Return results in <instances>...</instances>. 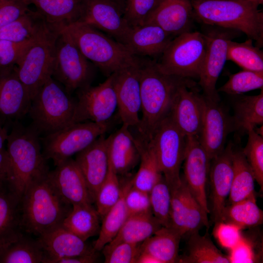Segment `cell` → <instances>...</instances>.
Returning a JSON list of instances; mask_svg holds the SVG:
<instances>
[{
	"instance_id": "1",
	"label": "cell",
	"mask_w": 263,
	"mask_h": 263,
	"mask_svg": "<svg viewBox=\"0 0 263 263\" xmlns=\"http://www.w3.org/2000/svg\"><path fill=\"white\" fill-rule=\"evenodd\" d=\"M188 79L162 73L155 61H141L142 116L137 127L141 137L150 140L157 127L169 115L179 87Z\"/></svg>"
},
{
	"instance_id": "2",
	"label": "cell",
	"mask_w": 263,
	"mask_h": 263,
	"mask_svg": "<svg viewBox=\"0 0 263 263\" xmlns=\"http://www.w3.org/2000/svg\"><path fill=\"white\" fill-rule=\"evenodd\" d=\"M194 19L212 26L238 31L263 46V13L247 0H192Z\"/></svg>"
},
{
	"instance_id": "3",
	"label": "cell",
	"mask_w": 263,
	"mask_h": 263,
	"mask_svg": "<svg viewBox=\"0 0 263 263\" xmlns=\"http://www.w3.org/2000/svg\"><path fill=\"white\" fill-rule=\"evenodd\" d=\"M10 127L6 142L11 167L10 184L21 199L28 187L49 170L41 151L38 132L19 121Z\"/></svg>"
},
{
	"instance_id": "4",
	"label": "cell",
	"mask_w": 263,
	"mask_h": 263,
	"mask_svg": "<svg viewBox=\"0 0 263 263\" xmlns=\"http://www.w3.org/2000/svg\"><path fill=\"white\" fill-rule=\"evenodd\" d=\"M48 174L34 181L20 199L22 229L38 236L61 225L72 207L55 190Z\"/></svg>"
},
{
	"instance_id": "5",
	"label": "cell",
	"mask_w": 263,
	"mask_h": 263,
	"mask_svg": "<svg viewBox=\"0 0 263 263\" xmlns=\"http://www.w3.org/2000/svg\"><path fill=\"white\" fill-rule=\"evenodd\" d=\"M63 30L85 57L108 76L139 59L122 44L85 23L76 22Z\"/></svg>"
},
{
	"instance_id": "6",
	"label": "cell",
	"mask_w": 263,
	"mask_h": 263,
	"mask_svg": "<svg viewBox=\"0 0 263 263\" xmlns=\"http://www.w3.org/2000/svg\"><path fill=\"white\" fill-rule=\"evenodd\" d=\"M52 77L38 91L28 113L31 127L39 134L46 135L74 123L76 101Z\"/></svg>"
},
{
	"instance_id": "7",
	"label": "cell",
	"mask_w": 263,
	"mask_h": 263,
	"mask_svg": "<svg viewBox=\"0 0 263 263\" xmlns=\"http://www.w3.org/2000/svg\"><path fill=\"white\" fill-rule=\"evenodd\" d=\"M203 33L191 31L175 37L155 61L162 73L174 76L198 78L206 52Z\"/></svg>"
},
{
	"instance_id": "8",
	"label": "cell",
	"mask_w": 263,
	"mask_h": 263,
	"mask_svg": "<svg viewBox=\"0 0 263 263\" xmlns=\"http://www.w3.org/2000/svg\"><path fill=\"white\" fill-rule=\"evenodd\" d=\"M59 33L47 24L16 66L18 75L32 99L52 77L56 41Z\"/></svg>"
},
{
	"instance_id": "9",
	"label": "cell",
	"mask_w": 263,
	"mask_h": 263,
	"mask_svg": "<svg viewBox=\"0 0 263 263\" xmlns=\"http://www.w3.org/2000/svg\"><path fill=\"white\" fill-rule=\"evenodd\" d=\"M92 63L82 54L70 36L61 31L56 41L52 77L71 93L91 85Z\"/></svg>"
},
{
	"instance_id": "10",
	"label": "cell",
	"mask_w": 263,
	"mask_h": 263,
	"mask_svg": "<svg viewBox=\"0 0 263 263\" xmlns=\"http://www.w3.org/2000/svg\"><path fill=\"white\" fill-rule=\"evenodd\" d=\"M148 142L171 191L181 181L180 171L185 156L186 137L169 115L157 127Z\"/></svg>"
},
{
	"instance_id": "11",
	"label": "cell",
	"mask_w": 263,
	"mask_h": 263,
	"mask_svg": "<svg viewBox=\"0 0 263 263\" xmlns=\"http://www.w3.org/2000/svg\"><path fill=\"white\" fill-rule=\"evenodd\" d=\"M109 129L108 122L74 123L42 138V153L55 166L77 153L91 144Z\"/></svg>"
},
{
	"instance_id": "12",
	"label": "cell",
	"mask_w": 263,
	"mask_h": 263,
	"mask_svg": "<svg viewBox=\"0 0 263 263\" xmlns=\"http://www.w3.org/2000/svg\"><path fill=\"white\" fill-rule=\"evenodd\" d=\"M204 34L206 52L199 75V85L203 95L207 100L219 102L220 98L216 89L217 81L227 61L228 42L240 32L217 26H212Z\"/></svg>"
},
{
	"instance_id": "13",
	"label": "cell",
	"mask_w": 263,
	"mask_h": 263,
	"mask_svg": "<svg viewBox=\"0 0 263 263\" xmlns=\"http://www.w3.org/2000/svg\"><path fill=\"white\" fill-rule=\"evenodd\" d=\"M77 91L74 123L108 122L117 109L113 74L97 86L90 85Z\"/></svg>"
},
{
	"instance_id": "14",
	"label": "cell",
	"mask_w": 263,
	"mask_h": 263,
	"mask_svg": "<svg viewBox=\"0 0 263 263\" xmlns=\"http://www.w3.org/2000/svg\"><path fill=\"white\" fill-rule=\"evenodd\" d=\"M140 67L141 61L138 59L112 74L119 116L122 124L130 128L137 127L140 122Z\"/></svg>"
},
{
	"instance_id": "15",
	"label": "cell",
	"mask_w": 263,
	"mask_h": 263,
	"mask_svg": "<svg viewBox=\"0 0 263 263\" xmlns=\"http://www.w3.org/2000/svg\"><path fill=\"white\" fill-rule=\"evenodd\" d=\"M188 79L179 87L174 98L169 116L187 137H198L202 124L204 97L191 88Z\"/></svg>"
},
{
	"instance_id": "16",
	"label": "cell",
	"mask_w": 263,
	"mask_h": 263,
	"mask_svg": "<svg viewBox=\"0 0 263 263\" xmlns=\"http://www.w3.org/2000/svg\"><path fill=\"white\" fill-rule=\"evenodd\" d=\"M78 22L106 33L122 44L132 28L124 17L123 8L112 0H84Z\"/></svg>"
},
{
	"instance_id": "17",
	"label": "cell",
	"mask_w": 263,
	"mask_h": 263,
	"mask_svg": "<svg viewBox=\"0 0 263 263\" xmlns=\"http://www.w3.org/2000/svg\"><path fill=\"white\" fill-rule=\"evenodd\" d=\"M184 177L192 195L207 214L208 206L206 186L210 160L200 143L197 137H187L184 158Z\"/></svg>"
},
{
	"instance_id": "18",
	"label": "cell",
	"mask_w": 263,
	"mask_h": 263,
	"mask_svg": "<svg viewBox=\"0 0 263 263\" xmlns=\"http://www.w3.org/2000/svg\"><path fill=\"white\" fill-rule=\"evenodd\" d=\"M233 131L232 117L219 102L204 97L203 121L198 139L210 161L224 150L227 136Z\"/></svg>"
},
{
	"instance_id": "19",
	"label": "cell",
	"mask_w": 263,
	"mask_h": 263,
	"mask_svg": "<svg viewBox=\"0 0 263 263\" xmlns=\"http://www.w3.org/2000/svg\"><path fill=\"white\" fill-rule=\"evenodd\" d=\"M31 101L18 75L16 66L0 73V122L11 127L28 113Z\"/></svg>"
},
{
	"instance_id": "20",
	"label": "cell",
	"mask_w": 263,
	"mask_h": 263,
	"mask_svg": "<svg viewBox=\"0 0 263 263\" xmlns=\"http://www.w3.org/2000/svg\"><path fill=\"white\" fill-rule=\"evenodd\" d=\"M48 177L59 196L71 205L92 204L94 202L74 159L69 158L56 165L55 169L48 172Z\"/></svg>"
},
{
	"instance_id": "21",
	"label": "cell",
	"mask_w": 263,
	"mask_h": 263,
	"mask_svg": "<svg viewBox=\"0 0 263 263\" xmlns=\"http://www.w3.org/2000/svg\"><path fill=\"white\" fill-rule=\"evenodd\" d=\"M234 147L229 143L210 161L208 176L211 187V211L215 223L221 222L222 211L230 194L233 175Z\"/></svg>"
},
{
	"instance_id": "22",
	"label": "cell",
	"mask_w": 263,
	"mask_h": 263,
	"mask_svg": "<svg viewBox=\"0 0 263 263\" xmlns=\"http://www.w3.org/2000/svg\"><path fill=\"white\" fill-rule=\"evenodd\" d=\"M109 142V137L102 135L76 153L75 159L83 175L94 202L108 171Z\"/></svg>"
},
{
	"instance_id": "23",
	"label": "cell",
	"mask_w": 263,
	"mask_h": 263,
	"mask_svg": "<svg viewBox=\"0 0 263 263\" xmlns=\"http://www.w3.org/2000/svg\"><path fill=\"white\" fill-rule=\"evenodd\" d=\"M44 254L42 263H55L59 259L82 255L94 250L80 238L63 227H56L37 239Z\"/></svg>"
},
{
	"instance_id": "24",
	"label": "cell",
	"mask_w": 263,
	"mask_h": 263,
	"mask_svg": "<svg viewBox=\"0 0 263 263\" xmlns=\"http://www.w3.org/2000/svg\"><path fill=\"white\" fill-rule=\"evenodd\" d=\"M194 19L192 0H161L147 20L173 37L191 31Z\"/></svg>"
},
{
	"instance_id": "25",
	"label": "cell",
	"mask_w": 263,
	"mask_h": 263,
	"mask_svg": "<svg viewBox=\"0 0 263 263\" xmlns=\"http://www.w3.org/2000/svg\"><path fill=\"white\" fill-rule=\"evenodd\" d=\"M173 38L157 24L147 23L132 27L123 45L136 56H160Z\"/></svg>"
},
{
	"instance_id": "26",
	"label": "cell",
	"mask_w": 263,
	"mask_h": 263,
	"mask_svg": "<svg viewBox=\"0 0 263 263\" xmlns=\"http://www.w3.org/2000/svg\"><path fill=\"white\" fill-rule=\"evenodd\" d=\"M51 28L60 32L78 22L83 15L84 0H27Z\"/></svg>"
},
{
	"instance_id": "27",
	"label": "cell",
	"mask_w": 263,
	"mask_h": 263,
	"mask_svg": "<svg viewBox=\"0 0 263 263\" xmlns=\"http://www.w3.org/2000/svg\"><path fill=\"white\" fill-rule=\"evenodd\" d=\"M129 128L122 124L118 131L109 136V159L118 175L128 173L140 159L135 137Z\"/></svg>"
},
{
	"instance_id": "28",
	"label": "cell",
	"mask_w": 263,
	"mask_h": 263,
	"mask_svg": "<svg viewBox=\"0 0 263 263\" xmlns=\"http://www.w3.org/2000/svg\"><path fill=\"white\" fill-rule=\"evenodd\" d=\"M20 199L10 183L0 186V249L22 234Z\"/></svg>"
},
{
	"instance_id": "29",
	"label": "cell",
	"mask_w": 263,
	"mask_h": 263,
	"mask_svg": "<svg viewBox=\"0 0 263 263\" xmlns=\"http://www.w3.org/2000/svg\"><path fill=\"white\" fill-rule=\"evenodd\" d=\"M162 226L152 212L130 215L115 237L102 249L103 254L107 255L120 243L141 244Z\"/></svg>"
},
{
	"instance_id": "30",
	"label": "cell",
	"mask_w": 263,
	"mask_h": 263,
	"mask_svg": "<svg viewBox=\"0 0 263 263\" xmlns=\"http://www.w3.org/2000/svg\"><path fill=\"white\" fill-rule=\"evenodd\" d=\"M182 236L173 228L162 226L140 245V253L149 254L159 263L178 262Z\"/></svg>"
},
{
	"instance_id": "31",
	"label": "cell",
	"mask_w": 263,
	"mask_h": 263,
	"mask_svg": "<svg viewBox=\"0 0 263 263\" xmlns=\"http://www.w3.org/2000/svg\"><path fill=\"white\" fill-rule=\"evenodd\" d=\"M100 219L92 204L73 205L61 225L86 242L99 233Z\"/></svg>"
},
{
	"instance_id": "32",
	"label": "cell",
	"mask_w": 263,
	"mask_h": 263,
	"mask_svg": "<svg viewBox=\"0 0 263 263\" xmlns=\"http://www.w3.org/2000/svg\"><path fill=\"white\" fill-rule=\"evenodd\" d=\"M132 186V178L122 187V194L119 200L102 218L98 237L93 247L95 251L102 250L115 237L129 217L125 196Z\"/></svg>"
},
{
	"instance_id": "33",
	"label": "cell",
	"mask_w": 263,
	"mask_h": 263,
	"mask_svg": "<svg viewBox=\"0 0 263 263\" xmlns=\"http://www.w3.org/2000/svg\"><path fill=\"white\" fill-rule=\"evenodd\" d=\"M232 117L234 130L246 132L263 124V89L258 95L239 97L234 103Z\"/></svg>"
},
{
	"instance_id": "34",
	"label": "cell",
	"mask_w": 263,
	"mask_h": 263,
	"mask_svg": "<svg viewBox=\"0 0 263 263\" xmlns=\"http://www.w3.org/2000/svg\"><path fill=\"white\" fill-rule=\"evenodd\" d=\"M140 154L138 170L132 178V186L149 193L163 176L154 152L148 141L135 138Z\"/></svg>"
},
{
	"instance_id": "35",
	"label": "cell",
	"mask_w": 263,
	"mask_h": 263,
	"mask_svg": "<svg viewBox=\"0 0 263 263\" xmlns=\"http://www.w3.org/2000/svg\"><path fill=\"white\" fill-rule=\"evenodd\" d=\"M47 25L37 12L30 10L15 20L0 27V40L22 42L37 37Z\"/></svg>"
},
{
	"instance_id": "36",
	"label": "cell",
	"mask_w": 263,
	"mask_h": 263,
	"mask_svg": "<svg viewBox=\"0 0 263 263\" xmlns=\"http://www.w3.org/2000/svg\"><path fill=\"white\" fill-rule=\"evenodd\" d=\"M233 175L230 194L228 198L232 204L255 194V179L242 150H233Z\"/></svg>"
},
{
	"instance_id": "37",
	"label": "cell",
	"mask_w": 263,
	"mask_h": 263,
	"mask_svg": "<svg viewBox=\"0 0 263 263\" xmlns=\"http://www.w3.org/2000/svg\"><path fill=\"white\" fill-rule=\"evenodd\" d=\"M44 257L38 240L23 234L0 249V263H42Z\"/></svg>"
},
{
	"instance_id": "38",
	"label": "cell",
	"mask_w": 263,
	"mask_h": 263,
	"mask_svg": "<svg viewBox=\"0 0 263 263\" xmlns=\"http://www.w3.org/2000/svg\"><path fill=\"white\" fill-rule=\"evenodd\" d=\"M221 222L234 224L242 229L254 227L263 223V212L254 195L226 205L221 214Z\"/></svg>"
},
{
	"instance_id": "39",
	"label": "cell",
	"mask_w": 263,
	"mask_h": 263,
	"mask_svg": "<svg viewBox=\"0 0 263 263\" xmlns=\"http://www.w3.org/2000/svg\"><path fill=\"white\" fill-rule=\"evenodd\" d=\"M183 263H229L228 255L224 254L206 234L198 232L190 234L188 243V254L179 258Z\"/></svg>"
},
{
	"instance_id": "40",
	"label": "cell",
	"mask_w": 263,
	"mask_h": 263,
	"mask_svg": "<svg viewBox=\"0 0 263 263\" xmlns=\"http://www.w3.org/2000/svg\"><path fill=\"white\" fill-rule=\"evenodd\" d=\"M227 60L235 63L243 70L263 71V52L248 38L243 42L230 40L227 44Z\"/></svg>"
},
{
	"instance_id": "41",
	"label": "cell",
	"mask_w": 263,
	"mask_h": 263,
	"mask_svg": "<svg viewBox=\"0 0 263 263\" xmlns=\"http://www.w3.org/2000/svg\"><path fill=\"white\" fill-rule=\"evenodd\" d=\"M118 175L109 159L108 172L97 190L94 201L101 219L121 196L122 187Z\"/></svg>"
},
{
	"instance_id": "42",
	"label": "cell",
	"mask_w": 263,
	"mask_h": 263,
	"mask_svg": "<svg viewBox=\"0 0 263 263\" xmlns=\"http://www.w3.org/2000/svg\"><path fill=\"white\" fill-rule=\"evenodd\" d=\"M152 214L162 226L171 225V191L163 176L149 192Z\"/></svg>"
},
{
	"instance_id": "43",
	"label": "cell",
	"mask_w": 263,
	"mask_h": 263,
	"mask_svg": "<svg viewBox=\"0 0 263 263\" xmlns=\"http://www.w3.org/2000/svg\"><path fill=\"white\" fill-rule=\"evenodd\" d=\"M263 71L243 70L229 75L228 80L217 89L228 94H240L252 90L262 89Z\"/></svg>"
},
{
	"instance_id": "44",
	"label": "cell",
	"mask_w": 263,
	"mask_h": 263,
	"mask_svg": "<svg viewBox=\"0 0 263 263\" xmlns=\"http://www.w3.org/2000/svg\"><path fill=\"white\" fill-rule=\"evenodd\" d=\"M247 142L242 151L261 191L263 188V136L254 129L248 131Z\"/></svg>"
},
{
	"instance_id": "45",
	"label": "cell",
	"mask_w": 263,
	"mask_h": 263,
	"mask_svg": "<svg viewBox=\"0 0 263 263\" xmlns=\"http://www.w3.org/2000/svg\"><path fill=\"white\" fill-rule=\"evenodd\" d=\"M181 177L179 185L171 191L170 227L185 235V220L188 197L190 193L184 180Z\"/></svg>"
},
{
	"instance_id": "46",
	"label": "cell",
	"mask_w": 263,
	"mask_h": 263,
	"mask_svg": "<svg viewBox=\"0 0 263 263\" xmlns=\"http://www.w3.org/2000/svg\"><path fill=\"white\" fill-rule=\"evenodd\" d=\"M161 0H125L123 9L125 19L131 27L146 23Z\"/></svg>"
},
{
	"instance_id": "47",
	"label": "cell",
	"mask_w": 263,
	"mask_h": 263,
	"mask_svg": "<svg viewBox=\"0 0 263 263\" xmlns=\"http://www.w3.org/2000/svg\"><path fill=\"white\" fill-rule=\"evenodd\" d=\"M38 36L22 42L0 40V73L17 66Z\"/></svg>"
},
{
	"instance_id": "48",
	"label": "cell",
	"mask_w": 263,
	"mask_h": 263,
	"mask_svg": "<svg viewBox=\"0 0 263 263\" xmlns=\"http://www.w3.org/2000/svg\"><path fill=\"white\" fill-rule=\"evenodd\" d=\"M213 235L219 244L224 248L230 250L241 240L242 229L229 223L220 222L215 224Z\"/></svg>"
},
{
	"instance_id": "49",
	"label": "cell",
	"mask_w": 263,
	"mask_h": 263,
	"mask_svg": "<svg viewBox=\"0 0 263 263\" xmlns=\"http://www.w3.org/2000/svg\"><path fill=\"white\" fill-rule=\"evenodd\" d=\"M125 203L129 216L151 212L149 193L132 186L125 194Z\"/></svg>"
},
{
	"instance_id": "50",
	"label": "cell",
	"mask_w": 263,
	"mask_h": 263,
	"mask_svg": "<svg viewBox=\"0 0 263 263\" xmlns=\"http://www.w3.org/2000/svg\"><path fill=\"white\" fill-rule=\"evenodd\" d=\"M139 244L120 243L105 255L106 263H136L140 254Z\"/></svg>"
},
{
	"instance_id": "51",
	"label": "cell",
	"mask_w": 263,
	"mask_h": 263,
	"mask_svg": "<svg viewBox=\"0 0 263 263\" xmlns=\"http://www.w3.org/2000/svg\"><path fill=\"white\" fill-rule=\"evenodd\" d=\"M29 5L27 0H0V27L30 11Z\"/></svg>"
},
{
	"instance_id": "52",
	"label": "cell",
	"mask_w": 263,
	"mask_h": 263,
	"mask_svg": "<svg viewBox=\"0 0 263 263\" xmlns=\"http://www.w3.org/2000/svg\"><path fill=\"white\" fill-rule=\"evenodd\" d=\"M228 256L230 263H253L256 258L251 243L243 237L229 250Z\"/></svg>"
},
{
	"instance_id": "53",
	"label": "cell",
	"mask_w": 263,
	"mask_h": 263,
	"mask_svg": "<svg viewBox=\"0 0 263 263\" xmlns=\"http://www.w3.org/2000/svg\"><path fill=\"white\" fill-rule=\"evenodd\" d=\"M11 167L5 148L0 149V186L10 183Z\"/></svg>"
},
{
	"instance_id": "54",
	"label": "cell",
	"mask_w": 263,
	"mask_h": 263,
	"mask_svg": "<svg viewBox=\"0 0 263 263\" xmlns=\"http://www.w3.org/2000/svg\"><path fill=\"white\" fill-rule=\"evenodd\" d=\"M97 251H92L73 257L62 258L57 260L55 263H93L97 262Z\"/></svg>"
},
{
	"instance_id": "55",
	"label": "cell",
	"mask_w": 263,
	"mask_h": 263,
	"mask_svg": "<svg viewBox=\"0 0 263 263\" xmlns=\"http://www.w3.org/2000/svg\"><path fill=\"white\" fill-rule=\"evenodd\" d=\"M9 126L0 122V149L4 147L9 133Z\"/></svg>"
},
{
	"instance_id": "56",
	"label": "cell",
	"mask_w": 263,
	"mask_h": 263,
	"mask_svg": "<svg viewBox=\"0 0 263 263\" xmlns=\"http://www.w3.org/2000/svg\"><path fill=\"white\" fill-rule=\"evenodd\" d=\"M248 0L256 5L259 6V5L262 4L263 3V0Z\"/></svg>"
},
{
	"instance_id": "57",
	"label": "cell",
	"mask_w": 263,
	"mask_h": 263,
	"mask_svg": "<svg viewBox=\"0 0 263 263\" xmlns=\"http://www.w3.org/2000/svg\"><path fill=\"white\" fill-rule=\"evenodd\" d=\"M112 0L116 2L120 6H121L123 8V9H124V2H123V0Z\"/></svg>"
}]
</instances>
